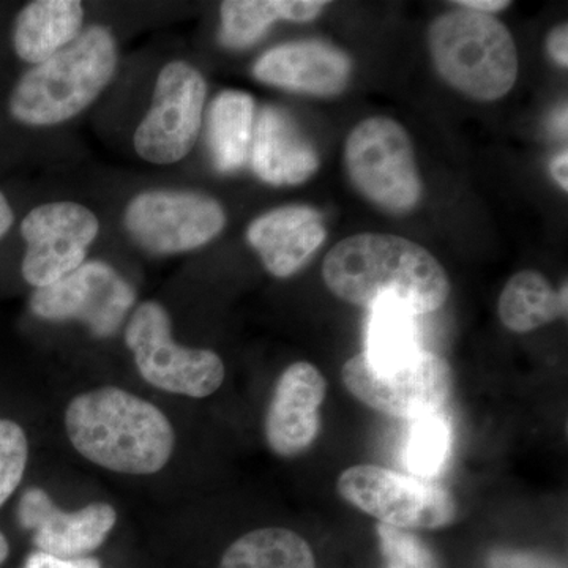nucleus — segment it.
<instances>
[{
    "label": "nucleus",
    "mask_w": 568,
    "mask_h": 568,
    "mask_svg": "<svg viewBox=\"0 0 568 568\" xmlns=\"http://www.w3.org/2000/svg\"><path fill=\"white\" fill-rule=\"evenodd\" d=\"M323 278L347 304L376 308L394 305L409 315L436 312L446 304L450 282L424 246L392 234H357L325 256Z\"/></svg>",
    "instance_id": "nucleus-1"
},
{
    "label": "nucleus",
    "mask_w": 568,
    "mask_h": 568,
    "mask_svg": "<svg viewBox=\"0 0 568 568\" xmlns=\"http://www.w3.org/2000/svg\"><path fill=\"white\" fill-rule=\"evenodd\" d=\"M65 428L78 454L112 473L149 476L173 457L175 433L162 410L118 387L71 399Z\"/></svg>",
    "instance_id": "nucleus-2"
},
{
    "label": "nucleus",
    "mask_w": 568,
    "mask_h": 568,
    "mask_svg": "<svg viewBox=\"0 0 568 568\" xmlns=\"http://www.w3.org/2000/svg\"><path fill=\"white\" fill-rule=\"evenodd\" d=\"M115 69L114 37L106 28L92 26L18 81L10 95L11 115L32 126L70 121L99 99Z\"/></svg>",
    "instance_id": "nucleus-3"
},
{
    "label": "nucleus",
    "mask_w": 568,
    "mask_h": 568,
    "mask_svg": "<svg viewBox=\"0 0 568 568\" xmlns=\"http://www.w3.org/2000/svg\"><path fill=\"white\" fill-rule=\"evenodd\" d=\"M428 39L437 73L469 99L495 102L514 89L517 47L493 14L450 11L433 21Z\"/></svg>",
    "instance_id": "nucleus-4"
},
{
    "label": "nucleus",
    "mask_w": 568,
    "mask_h": 568,
    "mask_svg": "<svg viewBox=\"0 0 568 568\" xmlns=\"http://www.w3.org/2000/svg\"><path fill=\"white\" fill-rule=\"evenodd\" d=\"M347 174L377 207L407 213L422 200V179L409 134L390 118L358 123L346 141Z\"/></svg>",
    "instance_id": "nucleus-5"
},
{
    "label": "nucleus",
    "mask_w": 568,
    "mask_h": 568,
    "mask_svg": "<svg viewBox=\"0 0 568 568\" xmlns=\"http://www.w3.org/2000/svg\"><path fill=\"white\" fill-rule=\"evenodd\" d=\"M125 343L145 383L190 398H205L222 387L224 364L213 351L178 345L166 310L144 302L126 325Z\"/></svg>",
    "instance_id": "nucleus-6"
},
{
    "label": "nucleus",
    "mask_w": 568,
    "mask_h": 568,
    "mask_svg": "<svg viewBox=\"0 0 568 568\" xmlns=\"http://www.w3.org/2000/svg\"><path fill=\"white\" fill-rule=\"evenodd\" d=\"M342 379L365 406L409 420L437 413L452 392L450 366L424 349L386 366L373 364L365 353L357 354L343 365Z\"/></svg>",
    "instance_id": "nucleus-7"
},
{
    "label": "nucleus",
    "mask_w": 568,
    "mask_h": 568,
    "mask_svg": "<svg viewBox=\"0 0 568 568\" xmlns=\"http://www.w3.org/2000/svg\"><path fill=\"white\" fill-rule=\"evenodd\" d=\"M336 489L351 506L396 529H439L457 515L454 499L443 488L387 467H349L339 476Z\"/></svg>",
    "instance_id": "nucleus-8"
},
{
    "label": "nucleus",
    "mask_w": 568,
    "mask_h": 568,
    "mask_svg": "<svg viewBox=\"0 0 568 568\" xmlns=\"http://www.w3.org/2000/svg\"><path fill=\"white\" fill-rule=\"evenodd\" d=\"M207 84L186 62L168 63L160 71L153 102L134 133V149L145 162L173 164L192 151L203 125Z\"/></svg>",
    "instance_id": "nucleus-9"
},
{
    "label": "nucleus",
    "mask_w": 568,
    "mask_h": 568,
    "mask_svg": "<svg viewBox=\"0 0 568 568\" xmlns=\"http://www.w3.org/2000/svg\"><path fill=\"white\" fill-rule=\"evenodd\" d=\"M226 224L222 204L205 194L153 190L138 194L125 212L133 241L148 252L178 254L201 248Z\"/></svg>",
    "instance_id": "nucleus-10"
},
{
    "label": "nucleus",
    "mask_w": 568,
    "mask_h": 568,
    "mask_svg": "<svg viewBox=\"0 0 568 568\" xmlns=\"http://www.w3.org/2000/svg\"><path fill=\"white\" fill-rule=\"evenodd\" d=\"M134 301L132 284L118 271L102 261H89L61 282L37 290L31 310L41 320L80 321L93 335L108 338L121 328Z\"/></svg>",
    "instance_id": "nucleus-11"
},
{
    "label": "nucleus",
    "mask_w": 568,
    "mask_h": 568,
    "mask_svg": "<svg viewBox=\"0 0 568 568\" xmlns=\"http://www.w3.org/2000/svg\"><path fill=\"white\" fill-rule=\"evenodd\" d=\"M99 231L95 213L84 205L51 203L33 209L21 223L26 282L37 290L61 282L84 264Z\"/></svg>",
    "instance_id": "nucleus-12"
},
{
    "label": "nucleus",
    "mask_w": 568,
    "mask_h": 568,
    "mask_svg": "<svg viewBox=\"0 0 568 568\" xmlns=\"http://www.w3.org/2000/svg\"><path fill=\"white\" fill-rule=\"evenodd\" d=\"M18 521L22 528L32 530L33 545L39 551L59 558H82L106 541L118 521V511L104 503L63 511L47 491L29 488L21 496Z\"/></svg>",
    "instance_id": "nucleus-13"
},
{
    "label": "nucleus",
    "mask_w": 568,
    "mask_h": 568,
    "mask_svg": "<svg viewBox=\"0 0 568 568\" xmlns=\"http://www.w3.org/2000/svg\"><path fill=\"white\" fill-rule=\"evenodd\" d=\"M327 383L308 362L287 366L276 381L265 416V439L275 455L294 458L315 444Z\"/></svg>",
    "instance_id": "nucleus-14"
},
{
    "label": "nucleus",
    "mask_w": 568,
    "mask_h": 568,
    "mask_svg": "<svg viewBox=\"0 0 568 568\" xmlns=\"http://www.w3.org/2000/svg\"><path fill=\"white\" fill-rule=\"evenodd\" d=\"M256 80L310 95H338L351 77L345 52L323 41H294L272 48L254 63Z\"/></svg>",
    "instance_id": "nucleus-15"
},
{
    "label": "nucleus",
    "mask_w": 568,
    "mask_h": 568,
    "mask_svg": "<svg viewBox=\"0 0 568 568\" xmlns=\"http://www.w3.org/2000/svg\"><path fill=\"white\" fill-rule=\"evenodd\" d=\"M325 237L323 215L306 205H287L264 213L246 231V241L260 254L268 274L276 278L297 274Z\"/></svg>",
    "instance_id": "nucleus-16"
},
{
    "label": "nucleus",
    "mask_w": 568,
    "mask_h": 568,
    "mask_svg": "<svg viewBox=\"0 0 568 568\" xmlns=\"http://www.w3.org/2000/svg\"><path fill=\"white\" fill-rule=\"evenodd\" d=\"M254 174L271 185H301L315 175L320 155L286 111L267 106L254 123L252 151Z\"/></svg>",
    "instance_id": "nucleus-17"
},
{
    "label": "nucleus",
    "mask_w": 568,
    "mask_h": 568,
    "mask_svg": "<svg viewBox=\"0 0 568 568\" xmlns=\"http://www.w3.org/2000/svg\"><path fill=\"white\" fill-rule=\"evenodd\" d=\"M81 2L77 0H37L18 14L13 48L18 58L33 65L48 61L81 33Z\"/></svg>",
    "instance_id": "nucleus-18"
},
{
    "label": "nucleus",
    "mask_w": 568,
    "mask_h": 568,
    "mask_svg": "<svg viewBox=\"0 0 568 568\" xmlns=\"http://www.w3.org/2000/svg\"><path fill=\"white\" fill-rule=\"evenodd\" d=\"M321 0H226L220 7V41L231 50H245L263 39L276 21L310 22L323 13Z\"/></svg>",
    "instance_id": "nucleus-19"
},
{
    "label": "nucleus",
    "mask_w": 568,
    "mask_h": 568,
    "mask_svg": "<svg viewBox=\"0 0 568 568\" xmlns=\"http://www.w3.org/2000/svg\"><path fill=\"white\" fill-rule=\"evenodd\" d=\"M254 130V100L250 93L224 91L209 110L207 140L220 173L241 170L250 159Z\"/></svg>",
    "instance_id": "nucleus-20"
},
{
    "label": "nucleus",
    "mask_w": 568,
    "mask_h": 568,
    "mask_svg": "<svg viewBox=\"0 0 568 568\" xmlns=\"http://www.w3.org/2000/svg\"><path fill=\"white\" fill-rule=\"evenodd\" d=\"M567 284L559 291L540 272L523 271L508 280L500 293V321L517 334H528L567 316Z\"/></svg>",
    "instance_id": "nucleus-21"
},
{
    "label": "nucleus",
    "mask_w": 568,
    "mask_h": 568,
    "mask_svg": "<svg viewBox=\"0 0 568 568\" xmlns=\"http://www.w3.org/2000/svg\"><path fill=\"white\" fill-rule=\"evenodd\" d=\"M219 568H316L304 537L286 528L252 530L231 544Z\"/></svg>",
    "instance_id": "nucleus-22"
},
{
    "label": "nucleus",
    "mask_w": 568,
    "mask_h": 568,
    "mask_svg": "<svg viewBox=\"0 0 568 568\" xmlns=\"http://www.w3.org/2000/svg\"><path fill=\"white\" fill-rule=\"evenodd\" d=\"M420 351L416 316L394 305L372 310L365 355L376 365H394Z\"/></svg>",
    "instance_id": "nucleus-23"
},
{
    "label": "nucleus",
    "mask_w": 568,
    "mask_h": 568,
    "mask_svg": "<svg viewBox=\"0 0 568 568\" xmlns=\"http://www.w3.org/2000/svg\"><path fill=\"white\" fill-rule=\"evenodd\" d=\"M413 422L405 448L407 469L418 478L435 477L450 454V425L437 413Z\"/></svg>",
    "instance_id": "nucleus-24"
},
{
    "label": "nucleus",
    "mask_w": 568,
    "mask_h": 568,
    "mask_svg": "<svg viewBox=\"0 0 568 568\" xmlns=\"http://www.w3.org/2000/svg\"><path fill=\"white\" fill-rule=\"evenodd\" d=\"M29 459V443L17 422L0 418V508L20 487Z\"/></svg>",
    "instance_id": "nucleus-25"
},
{
    "label": "nucleus",
    "mask_w": 568,
    "mask_h": 568,
    "mask_svg": "<svg viewBox=\"0 0 568 568\" xmlns=\"http://www.w3.org/2000/svg\"><path fill=\"white\" fill-rule=\"evenodd\" d=\"M377 536L386 559V568H437L433 552L414 534L379 525Z\"/></svg>",
    "instance_id": "nucleus-26"
},
{
    "label": "nucleus",
    "mask_w": 568,
    "mask_h": 568,
    "mask_svg": "<svg viewBox=\"0 0 568 568\" xmlns=\"http://www.w3.org/2000/svg\"><path fill=\"white\" fill-rule=\"evenodd\" d=\"M489 568H566L559 560L537 552L496 549L488 559Z\"/></svg>",
    "instance_id": "nucleus-27"
},
{
    "label": "nucleus",
    "mask_w": 568,
    "mask_h": 568,
    "mask_svg": "<svg viewBox=\"0 0 568 568\" xmlns=\"http://www.w3.org/2000/svg\"><path fill=\"white\" fill-rule=\"evenodd\" d=\"M22 568H103L99 559L92 556L82 558H59V556L47 555V552L32 551L24 560Z\"/></svg>",
    "instance_id": "nucleus-28"
},
{
    "label": "nucleus",
    "mask_w": 568,
    "mask_h": 568,
    "mask_svg": "<svg viewBox=\"0 0 568 568\" xmlns=\"http://www.w3.org/2000/svg\"><path fill=\"white\" fill-rule=\"evenodd\" d=\"M548 52L552 61L567 69L568 65V28L567 22L552 29L548 36Z\"/></svg>",
    "instance_id": "nucleus-29"
},
{
    "label": "nucleus",
    "mask_w": 568,
    "mask_h": 568,
    "mask_svg": "<svg viewBox=\"0 0 568 568\" xmlns=\"http://www.w3.org/2000/svg\"><path fill=\"white\" fill-rule=\"evenodd\" d=\"M462 9L476 11V13L491 14L506 10L510 2L508 0H457Z\"/></svg>",
    "instance_id": "nucleus-30"
},
{
    "label": "nucleus",
    "mask_w": 568,
    "mask_h": 568,
    "mask_svg": "<svg viewBox=\"0 0 568 568\" xmlns=\"http://www.w3.org/2000/svg\"><path fill=\"white\" fill-rule=\"evenodd\" d=\"M568 155L567 151L559 153L551 162V175L562 186L564 192L568 190Z\"/></svg>",
    "instance_id": "nucleus-31"
},
{
    "label": "nucleus",
    "mask_w": 568,
    "mask_h": 568,
    "mask_svg": "<svg viewBox=\"0 0 568 568\" xmlns=\"http://www.w3.org/2000/svg\"><path fill=\"white\" fill-rule=\"evenodd\" d=\"M13 220V211H11L9 201H7L6 194L0 192V239L9 233Z\"/></svg>",
    "instance_id": "nucleus-32"
},
{
    "label": "nucleus",
    "mask_w": 568,
    "mask_h": 568,
    "mask_svg": "<svg viewBox=\"0 0 568 568\" xmlns=\"http://www.w3.org/2000/svg\"><path fill=\"white\" fill-rule=\"evenodd\" d=\"M556 130H558L559 134H566L567 132V108L564 106V110L558 112L556 115Z\"/></svg>",
    "instance_id": "nucleus-33"
},
{
    "label": "nucleus",
    "mask_w": 568,
    "mask_h": 568,
    "mask_svg": "<svg viewBox=\"0 0 568 568\" xmlns=\"http://www.w3.org/2000/svg\"><path fill=\"white\" fill-rule=\"evenodd\" d=\"M9 555H10L9 540H7V537L3 536L2 532H0V566H2V564L6 562L7 559H9Z\"/></svg>",
    "instance_id": "nucleus-34"
}]
</instances>
